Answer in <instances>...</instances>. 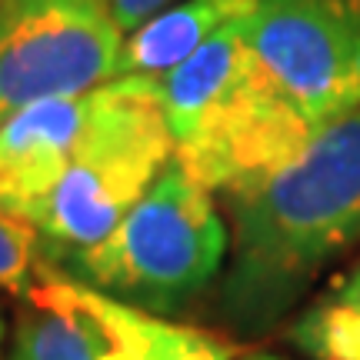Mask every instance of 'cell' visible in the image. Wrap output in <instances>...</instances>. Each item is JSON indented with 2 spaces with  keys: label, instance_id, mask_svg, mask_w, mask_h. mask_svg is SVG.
Returning a JSON list of instances; mask_svg holds the SVG:
<instances>
[{
  "label": "cell",
  "instance_id": "cell-11",
  "mask_svg": "<svg viewBox=\"0 0 360 360\" xmlns=\"http://www.w3.org/2000/svg\"><path fill=\"white\" fill-rule=\"evenodd\" d=\"M44 267L40 237L27 220L0 210V290L24 297Z\"/></svg>",
  "mask_w": 360,
  "mask_h": 360
},
{
  "label": "cell",
  "instance_id": "cell-6",
  "mask_svg": "<svg viewBox=\"0 0 360 360\" xmlns=\"http://www.w3.org/2000/svg\"><path fill=\"white\" fill-rule=\"evenodd\" d=\"M120 40L103 0H0V124L107 84Z\"/></svg>",
  "mask_w": 360,
  "mask_h": 360
},
{
  "label": "cell",
  "instance_id": "cell-4",
  "mask_svg": "<svg viewBox=\"0 0 360 360\" xmlns=\"http://www.w3.org/2000/svg\"><path fill=\"white\" fill-rule=\"evenodd\" d=\"M174 160V141L147 77H114L74 160L20 214L57 267L97 247Z\"/></svg>",
  "mask_w": 360,
  "mask_h": 360
},
{
  "label": "cell",
  "instance_id": "cell-1",
  "mask_svg": "<svg viewBox=\"0 0 360 360\" xmlns=\"http://www.w3.org/2000/svg\"><path fill=\"white\" fill-rule=\"evenodd\" d=\"M227 207L224 310L240 330H264L327 264L360 244V107L321 127L300 154Z\"/></svg>",
  "mask_w": 360,
  "mask_h": 360
},
{
  "label": "cell",
  "instance_id": "cell-3",
  "mask_svg": "<svg viewBox=\"0 0 360 360\" xmlns=\"http://www.w3.org/2000/svg\"><path fill=\"white\" fill-rule=\"evenodd\" d=\"M231 231L214 193L177 160L160 170L127 217L67 264V277L143 314H180L220 274Z\"/></svg>",
  "mask_w": 360,
  "mask_h": 360
},
{
  "label": "cell",
  "instance_id": "cell-7",
  "mask_svg": "<svg viewBox=\"0 0 360 360\" xmlns=\"http://www.w3.org/2000/svg\"><path fill=\"white\" fill-rule=\"evenodd\" d=\"M154 314L40 267L24 294L7 360H154Z\"/></svg>",
  "mask_w": 360,
  "mask_h": 360
},
{
  "label": "cell",
  "instance_id": "cell-15",
  "mask_svg": "<svg viewBox=\"0 0 360 360\" xmlns=\"http://www.w3.org/2000/svg\"><path fill=\"white\" fill-rule=\"evenodd\" d=\"M0 347H4V314H0Z\"/></svg>",
  "mask_w": 360,
  "mask_h": 360
},
{
  "label": "cell",
  "instance_id": "cell-9",
  "mask_svg": "<svg viewBox=\"0 0 360 360\" xmlns=\"http://www.w3.org/2000/svg\"><path fill=\"white\" fill-rule=\"evenodd\" d=\"M254 7L257 0H177L170 4L120 40L114 77H164L224 27L247 20Z\"/></svg>",
  "mask_w": 360,
  "mask_h": 360
},
{
  "label": "cell",
  "instance_id": "cell-8",
  "mask_svg": "<svg viewBox=\"0 0 360 360\" xmlns=\"http://www.w3.org/2000/svg\"><path fill=\"white\" fill-rule=\"evenodd\" d=\"M103 103V84L24 107L0 124V210L20 217L74 160Z\"/></svg>",
  "mask_w": 360,
  "mask_h": 360
},
{
  "label": "cell",
  "instance_id": "cell-13",
  "mask_svg": "<svg viewBox=\"0 0 360 360\" xmlns=\"http://www.w3.org/2000/svg\"><path fill=\"white\" fill-rule=\"evenodd\" d=\"M170 4H177V0H103L110 20H114V27L124 37H127L130 30L143 27L154 13H160L164 7H170Z\"/></svg>",
  "mask_w": 360,
  "mask_h": 360
},
{
  "label": "cell",
  "instance_id": "cell-14",
  "mask_svg": "<svg viewBox=\"0 0 360 360\" xmlns=\"http://www.w3.org/2000/svg\"><path fill=\"white\" fill-rule=\"evenodd\" d=\"M237 360H290V357L274 354V350H250V354H244V357H237Z\"/></svg>",
  "mask_w": 360,
  "mask_h": 360
},
{
  "label": "cell",
  "instance_id": "cell-12",
  "mask_svg": "<svg viewBox=\"0 0 360 360\" xmlns=\"http://www.w3.org/2000/svg\"><path fill=\"white\" fill-rule=\"evenodd\" d=\"M154 360H233V347L217 334L197 327H180L157 317Z\"/></svg>",
  "mask_w": 360,
  "mask_h": 360
},
{
  "label": "cell",
  "instance_id": "cell-5",
  "mask_svg": "<svg viewBox=\"0 0 360 360\" xmlns=\"http://www.w3.org/2000/svg\"><path fill=\"white\" fill-rule=\"evenodd\" d=\"M240 30L314 134L360 107V0H257Z\"/></svg>",
  "mask_w": 360,
  "mask_h": 360
},
{
  "label": "cell",
  "instance_id": "cell-2",
  "mask_svg": "<svg viewBox=\"0 0 360 360\" xmlns=\"http://www.w3.org/2000/svg\"><path fill=\"white\" fill-rule=\"evenodd\" d=\"M240 24L224 27L174 70L150 80L174 160L224 200L257 187L314 137L250 53Z\"/></svg>",
  "mask_w": 360,
  "mask_h": 360
},
{
  "label": "cell",
  "instance_id": "cell-10",
  "mask_svg": "<svg viewBox=\"0 0 360 360\" xmlns=\"http://www.w3.org/2000/svg\"><path fill=\"white\" fill-rule=\"evenodd\" d=\"M290 340L310 360H360V260L297 317Z\"/></svg>",
  "mask_w": 360,
  "mask_h": 360
}]
</instances>
